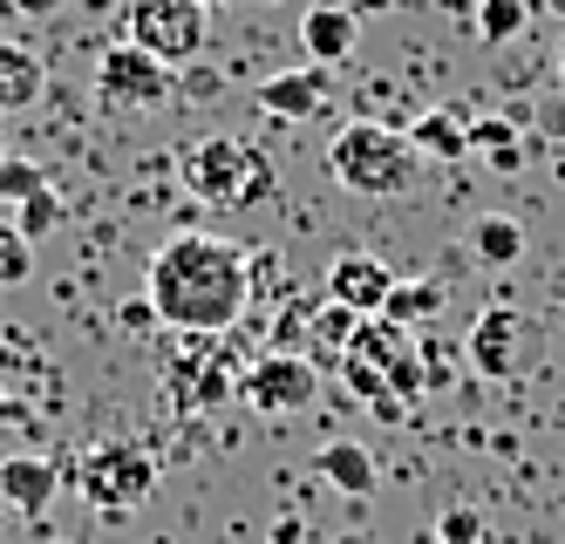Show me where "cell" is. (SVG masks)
Wrapping results in <instances>:
<instances>
[{
  "label": "cell",
  "mask_w": 565,
  "mask_h": 544,
  "mask_svg": "<svg viewBox=\"0 0 565 544\" xmlns=\"http://www.w3.org/2000/svg\"><path fill=\"white\" fill-rule=\"evenodd\" d=\"M49 89V62L28 49V41L0 34V109H34Z\"/></svg>",
  "instance_id": "cell-15"
},
{
  "label": "cell",
  "mask_w": 565,
  "mask_h": 544,
  "mask_svg": "<svg viewBox=\"0 0 565 544\" xmlns=\"http://www.w3.org/2000/svg\"><path fill=\"white\" fill-rule=\"evenodd\" d=\"M313 477L328 483L334 497H375V456H369V442L334 436V442L313 449Z\"/></svg>",
  "instance_id": "cell-14"
},
{
  "label": "cell",
  "mask_w": 565,
  "mask_h": 544,
  "mask_svg": "<svg viewBox=\"0 0 565 544\" xmlns=\"http://www.w3.org/2000/svg\"><path fill=\"white\" fill-rule=\"evenodd\" d=\"M328 89H334V68L300 62V68H279V75H266L259 89H253V103H259L266 116H279V122H307L320 103H328Z\"/></svg>",
  "instance_id": "cell-10"
},
{
  "label": "cell",
  "mask_w": 565,
  "mask_h": 544,
  "mask_svg": "<svg viewBox=\"0 0 565 544\" xmlns=\"http://www.w3.org/2000/svg\"><path fill=\"white\" fill-rule=\"evenodd\" d=\"M348 8H354V21H361V14H388L395 0H348Z\"/></svg>",
  "instance_id": "cell-30"
},
{
  "label": "cell",
  "mask_w": 565,
  "mask_h": 544,
  "mask_svg": "<svg viewBox=\"0 0 565 544\" xmlns=\"http://www.w3.org/2000/svg\"><path fill=\"white\" fill-rule=\"evenodd\" d=\"M28 273H34V238L14 218H0V286H28Z\"/></svg>",
  "instance_id": "cell-21"
},
{
  "label": "cell",
  "mask_w": 565,
  "mask_h": 544,
  "mask_svg": "<svg viewBox=\"0 0 565 544\" xmlns=\"http://www.w3.org/2000/svg\"><path fill=\"white\" fill-rule=\"evenodd\" d=\"M388 292H395V273H388L375 253H341V259L328 266V300L348 307V313H361V320H382Z\"/></svg>",
  "instance_id": "cell-9"
},
{
  "label": "cell",
  "mask_w": 565,
  "mask_h": 544,
  "mask_svg": "<svg viewBox=\"0 0 565 544\" xmlns=\"http://www.w3.org/2000/svg\"><path fill=\"white\" fill-rule=\"evenodd\" d=\"M253 361H238L232 333H178V354H171V402L184 408H218L238 395Z\"/></svg>",
  "instance_id": "cell-5"
},
{
  "label": "cell",
  "mask_w": 565,
  "mask_h": 544,
  "mask_svg": "<svg viewBox=\"0 0 565 544\" xmlns=\"http://www.w3.org/2000/svg\"><path fill=\"white\" fill-rule=\"evenodd\" d=\"M483 163H491L498 178H518V171H524V150H498V157H483Z\"/></svg>",
  "instance_id": "cell-27"
},
{
  "label": "cell",
  "mask_w": 565,
  "mask_h": 544,
  "mask_svg": "<svg viewBox=\"0 0 565 544\" xmlns=\"http://www.w3.org/2000/svg\"><path fill=\"white\" fill-rule=\"evenodd\" d=\"M75 483H83V504L89 511L124 518V511H137L143 497L157 490V463H150L137 442H96L83 456V470H75Z\"/></svg>",
  "instance_id": "cell-6"
},
{
  "label": "cell",
  "mask_w": 565,
  "mask_h": 544,
  "mask_svg": "<svg viewBox=\"0 0 565 544\" xmlns=\"http://www.w3.org/2000/svg\"><path fill=\"white\" fill-rule=\"evenodd\" d=\"M178 178L198 204L212 212H253V204L273 198V157L246 137H198L184 157H178Z\"/></svg>",
  "instance_id": "cell-3"
},
{
  "label": "cell",
  "mask_w": 565,
  "mask_h": 544,
  "mask_svg": "<svg viewBox=\"0 0 565 544\" xmlns=\"http://www.w3.org/2000/svg\"><path fill=\"white\" fill-rule=\"evenodd\" d=\"M354 327H361V313H348V307H334V300H328V307H313V327H307V333H313V341L328 348V354H348Z\"/></svg>",
  "instance_id": "cell-23"
},
{
  "label": "cell",
  "mask_w": 565,
  "mask_h": 544,
  "mask_svg": "<svg viewBox=\"0 0 565 544\" xmlns=\"http://www.w3.org/2000/svg\"><path fill=\"white\" fill-rule=\"evenodd\" d=\"M436 544H491V531H483L477 511H443L436 518Z\"/></svg>",
  "instance_id": "cell-25"
},
{
  "label": "cell",
  "mask_w": 565,
  "mask_h": 544,
  "mask_svg": "<svg viewBox=\"0 0 565 544\" xmlns=\"http://www.w3.org/2000/svg\"><path fill=\"white\" fill-rule=\"evenodd\" d=\"M124 41L164 68H191L212 41V8L205 0H130L124 8Z\"/></svg>",
  "instance_id": "cell-4"
},
{
  "label": "cell",
  "mask_w": 565,
  "mask_h": 544,
  "mask_svg": "<svg viewBox=\"0 0 565 544\" xmlns=\"http://www.w3.org/2000/svg\"><path fill=\"white\" fill-rule=\"evenodd\" d=\"M354 41H361V21H354V8H334V0H320V8H307V21H300V49H307V62H320V68H341V62L354 55Z\"/></svg>",
  "instance_id": "cell-13"
},
{
  "label": "cell",
  "mask_w": 565,
  "mask_h": 544,
  "mask_svg": "<svg viewBox=\"0 0 565 544\" xmlns=\"http://www.w3.org/2000/svg\"><path fill=\"white\" fill-rule=\"evenodd\" d=\"M8 157H14V150H8V137H0V163H8Z\"/></svg>",
  "instance_id": "cell-32"
},
{
  "label": "cell",
  "mask_w": 565,
  "mask_h": 544,
  "mask_svg": "<svg viewBox=\"0 0 565 544\" xmlns=\"http://www.w3.org/2000/svg\"><path fill=\"white\" fill-rule=\"evenodd\" d=\"M524 21H532V0H477V34L491 41V49L518 41V34H524Z\"/></svg>",
  "instance_id": "cell-19"
},
{
  "label": "cell",
  "mask_w": 565,
  "mask_h": 544,
  "mask_svg": "<svg viewBox=\"0 0 565 544\" xmlns=\"http://www.w3.org/2000/svg\"><path fill=\"white\" fill-rule=\"evenodd\" d=\"M558 75H565V41H558Z\"/></svg>",
  "instance_id": "cell-33"
},
{
  "label": "cell",
  "mask_w": 565,
  "mask_h": 544,
  "mask_svg": "<svg viewBox=\"0 0 565 544\" xmlns=\"http://www.w3.org/2000/svg\"><path fill=\"white\" fill-rule=\"evenodd\" d=\"M273 544H307V524H300V518H279V524H273Z\"/></svg>",
  "instance_id": "cell-28"
},
{
  "label": "cell",
  "mask_w": 565,
  "mask_h": 544,
  "mask_svg": "<svg viewBox=\"0 0 565 544\" xmlns=\"http://www.w3.org/2000/svg\"><path fill=\"white\" fill-rule=\"evenodd\" d=\"M62 218H68V204H62V191H55V184H42L28 204H14V225H21L34 245H42L49 232H62Z\"/></svg>",
  "instance_id": "cell-20"
},
{
  "label": "cell",
  "mask_w": 565,
  "mask_h": 544,
  "mask_svg": "<svg viewBox=\"0 0 565 544\" xmlns=\"http://www.w3.org/2000/svg\"><path fill=\"white\" fill-rule=\"evenodd\" d=\"M518 313L511 307H483L477 327H470V367L483 374V382H511L518 374Z\"/></svg>",
  "instance_id": "cell-11"
},
{
  "label": "cell",
  "mask_w": 565,
  "mask_h": 544,
  "mask_svg": "<svg viewBox=\"0 0 565 544\" xmlns=\"http://www.w3.org/2000/svg\"><path fill=\"white\" fill-rule=\"evenodd\" d=\"M171 89H178V68H164V62L143 55V49H130V41H116V49L96 62V103L116 109V116H130V109H137V116L164 109Z\"/></svg>",
  "instance_id": "cell-7"
},
{
  "label": "cell",
  "mask_w": 565,
  "mask_h": 544,
  "mask_svg": "<svg viewBox=\"0 0 565 544\" xmlns=\"http://www.w3.org/2000/svg\"><path fill=\"white\" fill-rule=\"evenodd\" d=\"M470 253L477 266H491V273H511L524 259V225L511 212H477L470 218Z\"/></svg>",
  "instance_id": "cell-17"
},
{
  "label": "cell",
  "mask_w": 565,
  "mask_h": 544,
  "mask_svg": "<svg viewBox=\"0 0 565 544\" xmlns=\"http://www.w3.org/2000/svg\"><path fill=\"white\" fill-rule=\"evenodd\" d=\"M539 8H552V14H565V0H539Z\"/></svg>",
  "instance_id": "cell-31"
},
{
  "label": "cell",
  "mask_w": 565,
  "mask_h": 544,
  "mask_svg": "<svg viewBox=\"0 0 565 544\" xmlns=\"http://www.w3.org/2000/svg\"><path fill=\"white\" fill-rule=\"evenodd\" d=\"M328 178L354 198H402L423 178V150L409 143V130H395V122L354 116L328 143Z\"/></svg>",
  "instance_id": "cell-2"
},
{
  "label": "cell",
  "mask_w": 565,
  "mask_h": 544,
  "mask_svg": "<svg viewBox=\"0 0 565 544\" xmlns=\"http://www.w3.org/2000/svg\"><path fill=\"white\" fill-rule=\"evenodd\" d=\"M14 423H28V408H21V402H8V388H0V429H14Z\"/></svg>",
  "instance_id": "cell-29"
},
{
  "label": "cell",
  "mask_w": 565,
  "mask_h": 544,
  "mask_svg": "<svg viewBox=\"0 0 565 544\" xmlns=\"http://www.w3.org/2000/svg\"><path fill=\"white\" fill-rule=\"evenodd\" d=\"M205 8H225V0H205Z\"/></svg>",
  "instance_id": "cell-34"
},
{
  "label": "cell",
  "mask_w": 565,
  "mask_h": 544,
  "mask_svg": "<svg viewBox=\"0 0 565 544\" xmlns=\"http://www.w3.org/2000/svg\"><path fill=\"white\" fill-rule=\"evenodd\" d=\"M409 143H416L423 157H436V163H457V157L470 150V116H463V103L423 109V116L409 122Z\"/></svg>",
  "instance_id": "cell-16"
},
{
  "label": "cell",
  "mask_w": 565,
  "mask_h": 544,
  "mask_svg": "<svg viewBox=\"0 0 565 544\" xmlns=\"http://www.w3.org/2000/svg\"><path fill=\"white\" fill-rule=\"evenodd\" d=\"M253 253L218 232H171L150 253L143 300L171 333H232L253 313Z\"/></svg>",
  "instance_id": "cell-1"
},
{
  "label": "cell",
  "mask_w": 565,
  "mask_h": 544,
  "mask_svg": "<svg viewBox=\"0 0 565 544\" xmlns=\"http://www.w3.org/2000/svg\"><path fill=\"white\" fill-rule=\"evenodd\" d=\"M518 122H524V109L518 116H470V150H483V157L518 150Z\"/></svg>",
  "instance_id": "cell-24"
},
{
  "label": "cell",
  "mask_w": 565,
  "mask_h": 544,
  "mask_svg": "<svg viewBox=\"0 0 565 544\" xmlns=\"http://www.w3.org/2000/svg\"><path fill=\"white\" fill-rule=\"evenodd\" d=\"M42 184H49V171H42L34 157H8V163H0V212H14V204H28V198L42 191Z\"/></svg>",
  "instance_id": "cell-22"
},
{
  "label": "cell",
  "mask_w": 565,
  "mask_h": 544,
  "mask_svg": "<svg viewBox=\"0 0 565 544\" xmlns=\"http://www.w3.org/2000/svg\"><path fill=\"white\" fill-rule=\"evenodd\" d=\"M320 395V367L300 354V348H273V354H259L253 367H246V382H238V402L246 408H259V415H300L307 402Z\"/></svg>",
  "instance_id": "cell-8"
},
{
  "label": "cell",
  "mask_w": 565,
  "mask_h": 544,
  "mask_svg": "<svg viewBox=\"0 0 565 544\" xmlns=\"http://www.w3.org/2000/svg\"><path fill=\"white\" fill-rule=\"evenodd\" d=\"M49 544H68V537H49Z\"/></svg>",
  "instance_id": "cell-35"
},
{
  "label": "cell",
  "mask_w": 565,
  "mask_h": 544,
  "mask_svg": "<svg viewBox=\"0 0 565 544\" xmlns=\"http://www.w3.org/2000/svg\"><path fill=\"white\" fill-rule=\"evenodd\" d=\"M443 279H395V292H388V307H382V320H395V327H409V333H429V320L443 313Z\"/></svg>",
  "instance_id": "cell-18"
},
{
  "label": "cell",
  "mask_w": 565,
  "mask_h": 544,
  "mask_svg": "<svg viewBox=\"0 0 565 544\" xmlns=\"http://www.w3.org/2000/svg\"><path fill=\"white\" fill-rule=\"evenodd\" d=\"M55 490H62V470L49 463V456H0V497H8L14 511H28V518H42L49 504H55Z\"/></svg>",
  "instance_id": "cell-12"
},
{
  "label": "cell",
  "mask_w": 565,
  "mask_h": 544,
  "mask_svg": "<svg viewBox=\"0 0 565 544\" xmlns=\"http://www.w3.org/2000/svg\"><path fill=\"white\" fill-rule=\"evenodd\" d=\"M8 8L21 14V21H49V14H62L68 0H8Z\"/></svg>",
  "instance_id": "cell-26"
}]
</instances>
